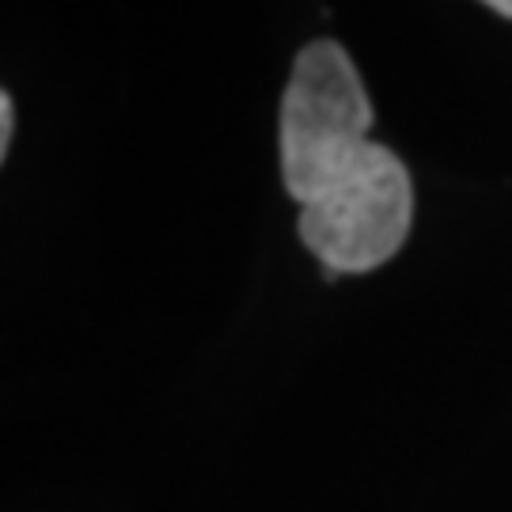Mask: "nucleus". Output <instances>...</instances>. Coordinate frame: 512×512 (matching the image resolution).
I'll use <instances>...</instances> for the list:
<instances>
[{"mask_svg": "<svg viewBox=\"0 0 512 512\" xmlns=\"http://www.w3.org/2000/svg\"><path fill=\"white\" fill-rule=\"evenodd\" d=\"M368 129L372 103L353 57L330 38L308 42L281 99V183L289 198L315 202L361 156Z\"/></svg>", "mask_w": 512, "mask_h": 512, "instance_id": "f257e3e1", "label": "nucleus"}, {"mask_svg": "<svg viewBox=\"0 0 512 512\" xmlns=\"http://www.w3.org/2000/svg\"><path fill=\"white\" fill-rule=\"evenodd\" d=\"M414 186L391 148L368 141L361 156L315 198L300 205V239L323 262L327 281L384 266L410 236Z\"/></svg>", "mask_w": 512, "mask_h": 512, "instance_id": "f03ea898", "label": "nucleus"}, {"mask_svg": "<svg viewBox=\"0 0 512 512\" xmlns=\"http://www.w3.org/2000/svg\"><path fill=\"white\" fill-rule=\"evenodd\" d=\"M12 133H16V103H12V95L4 92L0 95V156H8Z\"/></svg>", "mask_w": 512, "mask_h": 512, "instance_id": "7ed1b4c3", "label": "nucleus"}, {"mask_svg": "<svg viewBox=\"0 0 512 512\" xmlns=\"http://www.w3.org/2000/svg\"><path fill=\"white\" fill-rule=\"evenodd\" d=\"M486 8H494L497 16H505V19H512V0H482Z\"/></svg>", "mask_w": 512, "mask_h": 512, "instance_id": "20e7f679", "label": "nucleus"}]
</instances>
